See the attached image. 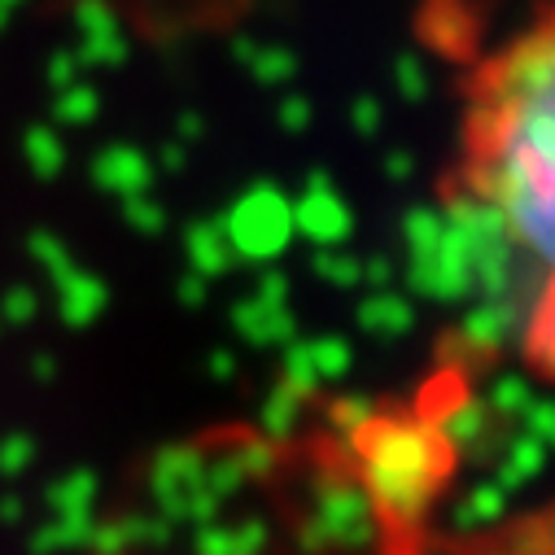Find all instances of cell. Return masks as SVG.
Here are the masks:
<instances>
[{"label":"cell","mask_w":555,"mask_h":555,"mask_svg":"<svg viewBox=\"0 0 555 555\" xmlns=\"http://www.w3.org/2000/svg\"><path fill=\"white\" fill-rule=\"evenodd\" d=\"M101 114V92L88 79H75L53 96V127H88Z\"/></svg>","instance_id":"d6986e66"},{"label":"cell","mask_w":555,"mask_h":555,"mask_svg":"<svg viewBox=\"0 0 555 555\" xmlns=\"http://www.w3.org/2000/svg\"><path fill=\"white\" fill-rule=\"evenodd\" d=\"M363 477L389 516H411L421 507L429 477V447L411 425H380L363 434Z\"/></svg>","instance_id":"7a4b0ae2"},{"label":"cell","mask_w":555,"mask_h":555,"mask_svg":"<svg viewBox=\"0 0 555 555\" xmlns=\"http://www.w3.org/2000/svg\"><path fill=\"white\" fill-rule=\"evenodd\" d=\"M210 376L215 380H232L236 376V354L232 350H210Z\"/></svg>","instance_id":"e575fe53"},{"label":"cell","mask_w":555,"mask_h":555,"mask_svg":"<svg viewBox=\"0 0 555 555\" xmlns=\"http://www.w3.org/2000/svg\"><path fill=\"white\" fill-rule=\"evenodd\" d=\"M275 122H281V131H289V135L307 131V127H311V101L298 96V92H289V96L281 101V109H275Z\"/></svg>","instance_id":"f1b7e54d"},{"label":"cell","mask_w":555,"mask_h":555,"mask_svg":"<svg viewBox=\"0 0 555 555\" xmlns=\"http://www.w3.org/2000/svg\"><path fill=\"white\" fill-rule=\"evenodd\" d=\"M122 223L141 236H163L167 232V206L154 197V193H135V197H122Z\"/></svg>","instance_id":"7402d4cb"},{"label":"cell","mask_w":555,"mask_h":555,"mask_svg":"<svg viewBox=\"0 0 555 555\" xmlns=\"http://www.w3.org/2000/svg\"><path fill=\"white\" fill-rule=\"evenodd\" d=\"M302 406H307V393L298 389V385H289V380H275L271 385V393L262 398V406H258V438H267V442H289L294 434H298V425H302Z\"/></svg>","instance_id":"9a60e30c"},{"label":"cell","mask_w":555,"mask_h":555,"mask_svg":"<svg viewBox=\"0 0 555 555\" xmlns=\"http://www.w3.org/2000/svg\"><path fill=\"white\" fill-rule=\"evenodd\" d=\"M31 376H36V380H53V376H57L53 354H31Z\"/></svg>","instance_id":"d590c367"},{"label":"cell","mask_w":555,"mask_h":555,"mask_svg":"<svg viewBox=\"0 0 555 555\" xmlns=\"http://www.w3.org/2000/svg\"><path fill=\"white\" fill-rule=\"evenodd\" d=\"M328 421L341 429V434H367V421H372V406L367 402H359V398H341L337 406H333V415H328Z\"/></svg>","instance_id":"4316f807"},{"label":"cell","mask_w":555,"mask_h":555,"mask_svg":"<svg viewBox=\"0 0 555 555\" xmlns=\"http://www.w3.org/2000/svg\"><path fill=\"white\" fill-rule=\"evenodd\" d=\"M36 315H40V294L31 285H10L5 298H0V324L27 328V324H36Z\"/></svg>","instance_id":"cb8c5ba5"},{"label":"cell","mask_w":555,"mask_h":555,"mask_svg":"<svg viewBox=\"0 0 555 555\" xmlns=\"http://www.w3.org/2000/svg\"><path fill=\"white\" fill-rule=\"evenodd\" d=\"M206 298H210V281H206V275H197V271H189L180 281V302L184 307H206Z\"/></svg>","instance_id":"1f68e13d"},{"label":"cell","mask_w":555,"mask_h":555,"mask_svg":"<svg viewBox=\"0 0 555 555\" xmlns=\"http://www.w3.org/2000/svg\"><path fill=\"white\" fill-rule=\"evenodd\" d=\"M232 328L245 346L254 350H285L294 337H298V320L289 311V302H262V298H241L232 307Z\"/></svg>","instance_id":"30bf717a"},{"label":"cell","mask_w":555,"mask_h":555,"mask_svg":"<svg viewBox=\"0 0 555 555\" xmlns=\"http://www.w3.org/2000/svg\"><path fill=\"white\" fill-rule=\"evenodd\" d=\"M294 232L307 236L320 249H333V245H341L350 236V210L333 193V184H328L324 171H311L307 176V189L294 202Z\"/></svg>","instance_id":"52a82bcc"},{"label":"cell","mask_w":555,"mask_h":555,"mask_svg":"<svg viewBox=\"0 0 555 555\" xmlns=\"http://www.w3.org/2000/svg\"><path fill=\"white\" fill-rule=\"evenodd\" d=\"M0 5H5V10H10V14H14V10H18V5H27V0H0Z\"/></svg>","instance_id":"74e56055"},{"label":"cell","mask_w":555,"mask_h":555,"mask_svg":"<svg viewBox=\"0 0 555 555\" xmlns=\"http://www.w3.org/2000/svg\"><path fill=\"white\" fill-rule=\"evenodd\" d=\"M232 451H236V464H241V473L249 481H258V477H267L275 468V442H267V438H245Z\"/></svg>","instance_id":"484cf974"},{"label":"cell","mask_w":555,"mask_h":555,"mask_svg":"<svg viewBox=\"0 0 555 555\" xmlns=\"http://www.w3.org/2000/svg\"><path fill=\"white\" fill-rule=\"evenodd\" d=\"M232 53L249 70V79L262 83V88H285V83L298 79V53L285 49V44H258L249 36H236L232 40Z\"/></svg>","instance_id":"4fadbf2b"},{"label":"cell","mask_w":555,"mask_h":555,"mask_svg":"<svg viewBox=\"0 0 555 555\" xmlns=\"http://www.w3.org/2000/svg\"><path fill=\"white\" fill-rule=\"evenodd\" d=\"M23 163L36 180L53 184L62 171H66V141L53 122H36L23 131Z\"/></svg>","instance_id":"e0dca14e"},{"label":"cell","mask_w":555,"mask_h":555,"mask_svg":"<svg viewBox=\"0 0 555 555\" xmlns=\"http://www.w3.org/2000/svg\"><path fill=\"white\" fill-rule=\"evenodd\" d=\"M307 359H311V372H315V385H328V380H341L346 367H350V346L341 337H320V341H307Z\"/></svg>","instance_id":"44dd1931"},{"label":"cell","mask_w":555,"mask_h":555,"mask_svg":"<svg viewBox=\"0 0 555 555\" xmlns=\"http://www.w3.org/2000/svg\"><path fill=\"white\" fill-rule=\"evenodd\" d=\"M88 176L101 193L109 197H135V193H154L158 184V167L145 150H135V145H105L92 154L88 163Z\"/></svg>","instance_id":"ba28073f"},{"label":"cell","mask_w":555,"mask_h":555,"mask_svg":"<svg viewBox=\"0 0 555 555\" xmlns=\"http://www.w3.org/2000/svg\"><path fill=\"white\" fill-rule=\"evenodd\" d=\"M23 516H27V503L18 494H0V525L14 529V525H23Z\"/></svg>","instance_id":"d6a6232c"},{"label":"cell","mask_w":555,"mask_h":555,"mask_svg":"<svg viewBox=\"0 0 555 555\" xmlns=\"http://www.w3.org/2000/svg\"><path fill=\"white\" fill-rule=\"evenodd\" d=\"M0 328H5V324H0Z\"/></svg>","instance_id":"ab89813d"},{"label":"cell","mask_w":555,"mask_h":555,"mask_svg":"<svg viewBox=\"0 0 555 555\" xmlns=\"http://www.w3.org/2000/svg\"><path fill=\"white\" fill-rule=\"evenodd\" d=\"M92 516H53L44 520L31 538H27V551L31 555H66V551H88V538H92Z\"/></svg>","instance_id":"ac0fdd59"},{"label":"cell","mask_w":555,"mask_h":555,"mask_svg":"<svg viewBox=\"0 0 555 555\" xmlns=\"http://www.w3.org/2000/svg\"><path fill=\"white\" fill-rule=\"evenodd\" d=\"M307 546H333V551H363L372 542V512H367V499L346 486V481H333V486H320L315 490V503H311V520H307V533H302Z\"/></svg>","instance_id":"5b68a950"},{"label":"cell","mask_w":555,"mask_h":555,"mask_svg":"<svg viewBox=\"0 0 555 555\" xmlns=\"http://www.w3.org/2000/svg\"><path fill=\"white\" fill-rule=\"evenodd\" d=\"M44 79H49L53 92H62V88H70L75 79H83V66H79L75 49H57V53L49 57V66H44Z\"/></svg>","instance_id":"83f0119b"},{"label":"cell","mask_w":555,"mask_h":555,"mask_svg":"<svg viewBox=\"0 0 555 555\" xmlns=\"http://www.w3.org/2000/svg\"><path fill=\"white\" fill-rule=\"evenodd\" d=\"M150 499L158 507V516H167L171 525H206L219 516L223 499L210 486V451L176 442L163 447L154 468H150Z\"/></svg>","instance_id":"277c9868"},{"label":"cell","mask_w":555,"mask_h":555,"mask_svg":"<svg viewBox=\"0 0 555 555\" xmlns=\"http://www.w3.org/2000/svg\"><path fill=\"white\" fill-rule=\"evenodd\" d=\"M176 533V525L167 516H118V520H101L92 525L88 551L92 555H131V551H158L167 546Z\"/></svg>","instance_id":"9c48e42d"},{"label":"cell","mask_w":555,"mask_h":555,"mask_svg":"<svg viewBox=\"0 0 555 555\" xmlns=\"http://www.w3.org/2000/svg\"><path fill=\"white\" fill-rule=\"evenodd\" d=\"M206 131V122H202V114H193V109H184L180 114V122H176V141H184V145H193L197 135Z\"/></svg>","instance_id":"836d02e7"},{"label":"cell","mask_w":555,"mask_h":555,"mask_svg":"<svg viewBox=\"0 0 555 555\" xmlns=\"http://www.w3.org/2000/svg\"><path fill=\"white\" fill-rule=\"evenodd\" d=\"M184 258H189V271L206 275V281H219V275H228L236 262L219 219H193L184 228Z\"/></svg>","instance_id":"5bb4252c"},{"label":"cell","mask_w":555,"mask_h":555,"mask_svg":"<svg viewBox=\"0 0 555 555\" xmlns=\"http://www.w3.org/2000/svg\"><path fill=\"white\" fill-rule=\"evenodd\" d=\"M96 494H101V477L92 468H70L44 490V503L53 516H92Z\"/></svg>","instance_id":"2e32d148"},{"label":"cell","mask_w":555,"mask_h":555,"mask_svg":"<svg viewBox=\"0 0 555 555\" xmlns=\"http://www.w3.org/2000/svg\"><path fill=\"white\" fill-rule=\"evenodd\" d=\"M127 31L105 0H79L75 5V57L83 70H114L127 62Z\"/></svg>","instance_id":"8992f818"},{"label":"cell","mask_w":555,"mask_h":555,"mask_svg":"<svg viewBox=\"0 0 555 555\" xmlns=\"http://www.w3.org/2000/svg\"><path fill=\"white\" fill-rule=\"evenodd\" d=\"M367 114H372V105H359V118H354V122H359V127H363V131H367V127H372V122H376V118H367Z\"/></svg>","instance_id":"8d00e7d4"},{"label":"cell","mask_w":555,"mask_h":555,"mask_svg":"<svg viewBox=\"0 0 555 555\" xmlns=\"http://www.w3.org/2000/svg\"><path fill=\"white\" fill-rule=\"evenodd\" d=\"M5 27H10V10H5V5H0V31H5Z\"/></svg>","instance_id":"f35d334b"},{"label":"cell","mask_w":555,"mask_h":555,"mask_svg":"<svg viewBox=\"0 0 555 555\" xmlns=\"http://www.w3.org/2000/svg\"><path fill=\"white\" fill-rule=\"evenodd\" d=\"M455 219L525 254L555 289V0L473 75Z\"/></svg>","instance_id":"6da1fadb"},{"label":"cell","mask_w":555,"mask_h":555,"mask_svg":"<svg viewBox=\"0 0 555 555\" xmlns=\"http://www.w3.org/2000/svg\"><path fill=\"white\" fill-rule=\"evenodd\" d=\"M219 228H223L236 262L271 267L298 236L294 232V197L285 189H275L271 180H258L219 215Z\"/></svg>","instance_id":"3957f363"},{"label":"cell","mask_w":555,"mask_h":555,"mask_svg":"<svg viewBox=\"0 0 555 555\" xmlns=\"http://www.w3.org/2000/svg\"><path fill=\"white\" fill-rule=\"evenodd\" d=\"M267 520H206L193 529V555H262Z\"/></svg>","instance_id":"7c38bea8"},{"label":"cell","mask_w":555,"mask_h":555,"mask_svg":"<svg viewBox=\"0 0 555 555\" xmlns=\"http://www.w3.org/2000/svg\"><path fill=\"white\" fill-rule=\"evenodd\" d=\"M36 455H40V447H36L31 434H23V429L5 434V438H0V477H10V481L27 477L36 468Z\"/></svg>","instance_id":"603a6c76"},{"label":"cell","mask_w":555,"mask_h":555,"mask_svg":"<svg viewBox=\"0 0 555 555\" xmlns=\"http://www.w3.org/2000/svg\"><path fill=\"white\" fill-rule=\"evenodd\" d=\"M27 254H31V262L49 275L53 285L62 281V275H70V271H75V254H70V245H66L57 232H44V228H40V232H31V236H27Z\"/></svg>","instance_id":"ffe728a7"},{"label":"cell","mask_w":555,"mask_h":555,"mask_svg":"<svg viewBox=\"0 0 555 555\" xmlns=\"http://www.w3.org/2000/svg\"><path fill=\"white\" fill-rule=\"evenodd\" d=\"M311 271L320 275V281L337 285V289H350V285L359 281V262H354L350 254H333V249H320V254L311 258Z\"/></svg>","instance_id":"d4e9b609"},{"label":"cell","mask_w":555,"mask_h":555,"mask_svg":"<svg viewBox=\"0 0 555 555\" xmlns=\"http://www.w3.org/2000/svg\"><path fill=\"white\" fill-rule=\"evenodd\" d=\"M189 154H193V145H184V141H176V135H171V141H167V145L158 150L154 167H158V171H171V176H176V171H184V167H189Z\"/></svg>","instance_id":"4dcf8cb0"},{"label":"cell","mask_w":555,"mask_h":555,"mask_svg":"<svg viewBox=\"0 0 555 555\" xmlns=\"http://www.w3.org/2000/svg\"><path fill=\"white\" fill-rule=\"evenodd\" d=\"M254 298H262V302H289V275L281 271V267H267L258 281H254Z\"/></svg>","instance_id":"f546056e"},{"label":"cell","mask_w":555,"mask_h":555,"mask_svg":"<svg viewBox=\"0 0 555 555\" xmlns=\"http://www.w3.org/2000/svg\"><path fill=\"white\" fill-rule=\"evenodd\" d=\"M53 289H57V315L66 328H92L109 307V285L96 271H83V267L62 275Z\"/></svg>","instance_id":"8fae6325"}]
</instances>
